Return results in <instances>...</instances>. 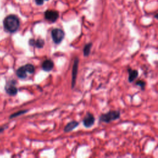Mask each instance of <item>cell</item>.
I'll return each instance as SVG.
<instances>
[{
    "label": "cell",
    "instance_id": "cell-16",
    "mask_svg": "<svg viewBox=\"0 0 158 158\" xmlns=\"http://www.w3.org/2000/svg\"><path fill=\"white\" fill-rule=\"evenodd\" d=\"M27 111H28V110H20V111H19V112H16V113H15L14 114L10 116V117H14L18 116V115H21V114H24V113L27 112Z\"/></svg>",
    "mask_w": 158,
    "mask_h": 158
},
{
    "label": "cell",
    "instance_id": "cell-7",
    "mask_svg": "<svg viewBox=\"0 0 158 158\" xmlns=\"http://www.w3.org/2000/svg\"><path fill=\"white\" fill-rule=\"evenodd\" d=\"M15 85V81L14 80L11 81L10 83H7L6 86V91L9 95H15L17 93L18 89Z\"/></svg>",
    "mask_w": 158,
    "mask_h": 158
},
{
    "label": "cell",
    "instance_id": "cell-14",
    "mask_svg": "<svg viewBox=\"0 0 158 158\" xmlns=\"http://www.w3.org/2000/svg\"><path fill=\"white\" fill-rule=\"evenodd\" d=\"M25 67L28 73L30 74H33L35 72V67L31 64H27L26 65H25Z\"/></svg>",
    "mask_w": 158,
    "mask_h": 158
},
{
    "label": "cell",
    "instance_id": "cell-17",
    "mask_svg": "<svg viewBox=\"0 0 158 158\" xmlns=\"http://www.w3.org/2000/svg\"><path fill=\"white\" fill-rule=\"evenodd\" d=\"M48 0H35L36 4L38 6H42L45 1H47Z\"/></svg>",
    "mask_w": 158,
    "mask_h": 158
},
{
    "label": "cell",
    "instance_id": "cell-11",
    "mask_svg": "<svg viewBox=\"0 0 158 158\" xmlns=\"http://www.w3.org/2000/svg\"><path fill=\"white\" fill-rule=\"evenodd\" d=\"M27 73H28V72L25 67V65L20 67L16 71L17 76L21 79H25L27 78Z\"/></svg>",
    "mask_w": 158,
    "mask_h": 158
},
{
    "label": "cell",
    "instance_id": "cell-4",
    "mask_svg": "<svg viewBox=\"0 0 158 158\" xmlns=\"http://www.w3.org/2000/svg\"><path fill=\"white\" fill-rule=\"evenodd\" d=\"M59 14L57 10H47L44 12V18L46 20L51 22H55L59 18Z\"/></svg>",
    "mask_w": 158,
    "mask_h": 158
},
{
    "label": "cell",
    "instance_id": "cell-5",
    "mask_svg": "<svg viewBox=\"0 0 158 158\" xmlns=\"http://www.w3.org/2000/svg\"><path fill=\"white\" fill-rule=\"evenodd\" d=\"M94 122H95V118L94 115L90 112H87L86 115L83 119L82 123L83 126L85 128H88L91 127L94 125Z\"/></svg>",
    "mask_w": 158,
    "mask_h": 158
},
{
    "label": "cell",
    "instance_id": "cell-9",
    "mask_svg": "<svg viewBox=\"0 0 158 158\" xmlns=\"http://www.w3.org/2000/svg\"><path fill=\"white\" fill-rule=\"evenodd\" d=\"M54 66V62L51 59H46L42 63V69L46 72L51 71Z\"/></svg>",
    "mask_w": 158,
    "mask_h": 158
},
{
    "label": "cell",
    "instance_id": "cell-2",
    "mask_svg": "<svg viewBox=\"0 0 158 158\" xmlns=\"http://www.w3.org/2000/svg\"><path fill=\"white\" fill-rule=\"evenodd\" d=\"M120 117V112L119 110H109V112L102 114L99 116V121L109 123L114 120H116Z\"/></svg>",
    "mask_w": 158,
    "mask_h": 158
},
{
    "label": "cell",
    "instance_id": "cell-1",
    "mask_svg": "<svg viewBox=\"0 0 158 158\" xmlns=\"http://www.w3.org/2000/svg\"><path fill=\"white\" fill-rule=\"evenodd\" d=\"M3 25L6 31L10 33H14L19 28L20 20L17 15L10 14L4 19Z\"/></svg>",
    "mask_w": 158,
    "mask_h": 158
},
{
    "label": "cell",
    "instance_id": "cell-13",
    "mask_svg": "<svg viewBox=\"0 0 158 158\" xmlns=\"http://www.w3.org/2000/svg\"><path fill=\"white\" fill-rule=\"evenodd\" d=\"M93 46L92 43H88L86 44L83 48V56L85 57H88L91 52V49Z\"/></svg>",
    "mask_w": 158,
    "mask_h": 158
},
{
    "label": "cell",
    "instance_id": "cell-12",
    "mask_svg": "<svg viewBox=\"0 0 158 158\" xmlns=\"http://www.w3.org/2000/svg\"><path fill=\"white\" fill-rule=\"evenodd\" d=\"M128 81L130 83L133 82L138 77V72L136 70H132L130 68L128 69Z\"/></svg>",
    "mask_w": 158,
    "mask_h": 158
},
{
    "label": "cell",
    "instance_id": "cell-15",
    "mask_svg": "<svg viewBox=\"0 0 158 158\" xmlns=\"http://www.w3.org/2000/svg\"><path fill=\"white\" fill-rule=\"evenodd\" d=\"M136 85L137 86H140V88H141L142 90H144V88H145V86H146V83L143 80H138L136 82Z\"/></svg>",
    "mask_w": 158,
    "mask_h": 158
},
{
    "label": "cell",
    "instance_id": "cell-6",
    "mask_svg": "<svg viewBox=\"0 0 158 158\" xmlns=\"http://www.w3.org/2000/svg\"><path fill=\"white\" fill-rule=\"evenodd\" d=\"M78 62H79L78 58L75 57L73 62V64L72 67V88H73V87L75 85L76 78H77V75L78 73Z\"/></svg>",
    "mask_w": 158,
    "mask_h": 158
},
{
    "label": "cell",
    "instance_id": "cell-3",
    "mask_svg": "<svg viewBox=\"0 0 158 158\" xmlns=\"http://www.w3.org/2000/svg\"><path fill=\"white\" fill-rule=\"evenodd\" d=\"M51 37L56 44H60L65 37V32L58 28H55L51 31Z\"/></svg>",
    "mask_w": 158,
    "mask_h": 158
},
{
    "label": "cell",
    "instance_id": "cell-8",
    "mask_svg": "<svg viewBox=\"0 0 158 158\" xmlns=\"http://www.w3.org/2000/svg\"><path fill=\"white\" fill-rule=\"evenodd\" d=\"M28 43L30 46L36 47L39 49L43 48L44 46V41L41 38H38L36 40L34 39H30Z\"/></svg>",
    "mask_w": 158,
    "mask_h": 158
},
{
    "label": "cell",
    "instance_id": "cell-10",
    "mask_svg": "<svg viewBox=\"0 0 158 158\" xmlns=\"http://www.w3.org/2000/svg\"><path fill=\"white\" fill-rule=\"evenodd\" d=\"M79 125V123L77 121L75 120H72L70 122H69L64 127V131L65 133L67 132H70L72 130H73L75 128H77Z\"/></svg>",
    "mask_w": 158,
    "mask_h": 158
}]
</instances>
